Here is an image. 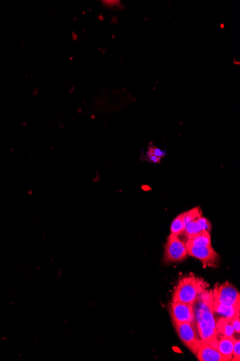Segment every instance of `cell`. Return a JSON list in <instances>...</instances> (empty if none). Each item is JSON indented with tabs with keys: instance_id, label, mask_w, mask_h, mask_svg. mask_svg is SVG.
<instances>
[{
	"instance_id": "obj_1",
	"label": "cell",
	"mask_w": 240,
	"mask_h": 361,
	"mask_svg": "<svg viewBox=\"0 0 240 361\" xmlns=\"http://www.w3.org/2000/svg\"><path fill=\"white\" fill-rule=\"evenodd\" d=\"M208 283L202 278L191 274L185 276L178 282L172 296L173 302L185 303L191 305L195 304L201 295L206 292Z\"/></svg>"
},
{
	"instance_id": "obj_2",
	"label": "cell",
	"mask_w": 240,
	"mask_h": 361,
	"mask_svg": "<svg viewBox=\"0 0 240 361\" xmlns=\"http://www.w3.org/2000/svg\"><path fill=\"white\" fill-rule=\"evenodd\" d=\"M187 255L185 243L178 239V236L170 234L165 246L164 262L166 263L180 262L186 258Z\"/></svg>"
},
{
	"instance_id": "obj_3",
	"label": "cell",
	"mask_w": 240,
	"mask_h": 361,
	"mask_svg": "<svg viewBox=\"0 0 240 361\" xmlns=\"http://www.w3.org/2000/svg\"><path fill=\"white\" fill-rule=\"evenodd\" d=\"M214 301L224 306H239L240 296L237 289L229 283L216 285L212 291Z\"/></svg>"
},
{
	"instance_id": "obj_4",
	"label": "cell",
	"mask_w": 240,
	"mask_h": 361,
	"mask_svg": "<svg viewBox=\"0 0 240 361\" xmlns=\"http://www.w3.org/2000/svg\"><path fill=\"white\" fill-rule=\"evenodd\" d=\"M196 322L186 323H173L177 334L183 344L196 355L200 340L198 339L196 331Z\"/></svg>"
},
{
	"instance_id": "obj_5",
	"label": "cell",
	"mask_w": 240,
	"mask_h": 361,
	"mask_svg": "<svg viewBox=\"0 0 240 361\" xmlns=\"http://www.w3.org/2000/svg\"><path fill=\"white\" fill-rule=\"evenodd\" d=\"M173 323H186L195 321L193 305L182 302H173L170 306Z\"/></svg>"
},
{
	"instance_id": "obj_6",
	"label": "cell",
	"mask_w": 240,
	"mask_h": 361,
	"mask_svg": "<svg viewBox=\"0 0 240 361\" xmlns=\"http://www.w3.org/2000/svg\"><path fill=\"white\" fill-rule=\"evenodd\" d=\"M189 255L199 259L204 264L212 262L218 257L212 245H194L189 240L185 243Z\"/></svg>"
},
{
	"instance_id": "obj_7",
	"label": "cell",
	"mask_w": 240,
	"mask_h": 361,
	"mask_svg": "<svg viewBox=\"0 0 240 361\" xmlns=\"http://www.w3.org/2000/svg\"><path fill=\"white\" fill-rule=\"evenodd\" d=\"M196 357L199 361H228L227 357H224L218 351L215 349L211 345L204 343V341H199L198 345Z\"/></svg>"
},
{
	"instance_id": "obj_8",
	"label": "cell",
	"mask_w": 240,
	"mask_h": 361,
	"mask_svg": "<svg viewBox=\"0 0 240 361\" xmlns=\"http://www.w3.org/2000/svg\"><path fill=\"white\" fill-rule=\"evenodd\" d=\"M236 339L234 337L222 335L218 338L217 350L229 360H232V350Z\"/></svg>"
},
{
	"instance_id": "obj_9",
	"label": "cell",
	"mask_w": 240,
	"mask_h": 361,
	"mask_svg": "<svg viewBox=\"0 0 240 361\" xmlns=\"http://www.w3.org/2000/svg\"><path fill=\"white\" fill-rule=\"evenodd\" d=\"M214 311L230 322L233 317L239 314V306H224L214 301Z\"/></svg>"
},
{
	"instance_id": "obj_10",
	"label": "cell",
	"mask_w": 240,
	"mask_h": 361,
	"mask_svg": "<svg viewBox=\"0 0 240 361\" xmlns=\"http://www.w3.org/2000/svg\"><path fill=\"white\" fill-rule=\"evenodd\" d=\"M216 328L219 334L227 337H233L234 334V330L230 322L224 317H221L216 321Z\"/></svg>"
},
{
	"instance_id": "obj_11",
	"label": "cell",
	"mask_w": 240,
	"mask_h": 361,
	"mask_svg": "<svg viewBox=\"0 0 240 361\" xmlns=\"http://www.w3.org/2000/svg\"><path fill=\"white\" fill-rule=\"evenodd\" d=\"M186 213L187 211L181 213L173 221L171 227V234L178 236L184 232L185 228L184 219Z\"/></svg>"
},
{
	"instance_id": "obj_12",
	"label": "cell",
	"mask_w": 240,
	"mask_h": 361,
	"mask_svg": "<svg viewBox=\"0 0 240 361\" xmlns=\"http://www.w3.org/2000/svg\"><path fill=\"white\" fill-rule=\"evenodd\" d=\"M202 231L200 225L198 223L197 219H196L185 225L184 233L189 239H192L200 235Z\"/></svg>"
},
{
	"instance_id": "obj_13",
	"label": "cell",
	"mask_w": 240,
	"mask_h": 361,
	"mask_svg": "<svg viewBox=\"0 0 240 361\" xmlns=\"http://www.w3.org/2000/svg\"><path fill=\"white\" fill-rule=\"evenodd\" d=\"M164 155V152L157 147H151L149 149L148 152V157L152 162H159L163 156Z\"/></svg>"
},
{
	"instance_id": "obj_14",
	"label": "cell",
	"mask_w": 240,
	"mask_h": 361,
	"mask_svg": "<svg viewBox=\"0 0 240 361\" xmlns=\"http://www.w3.org/2000/svg\"><path fill=\"white\" fill-rule=\"evenodd\" d=\"M201 215V212L200 208L196 207L193 208L191 211H187L186 215H185L184 222L185 225L189 224V222H192V221L196 220L199 218V216Z\"/></svg>"
},
{
	"instance_id": "obj_15",
	"label": "cell",
	"mask_w": 240,
	"mask_h": 361,
	"mask_svg": "<svg viewBox=\"0 0 240 361\" xmlns=\"http://www.w3.org/2000/svg\"><path fill=\"white\" fill-rule=\"evenodd\" d=\"M197 222L199 225H200L202 231H206L210 232V231H211V223L208 222V219H206V218H204V217H203L202 215H201V216H199V218L197 219Z\"/></svg>"
},
{
	"instance_id": "obj_16",
	"label": "cell",
	"mask_w": 240,
	"mask_h": 361,
	"mask_svg": "<svg viewBox=\"0 0 240 361\" xmlns=\"http://www.w3.org/2000/svg\"><path fill=\"white\" fill-rule=\"evenodd\" d=\"M240 360V341L239 340H236L234 343L232 350V360Z\"/></svg>"
},
{
	"instance_id": "obj_17",
	"label": "cell",
	"mask_w": 240,
	"mask_h": 361,
	"mask_svg": "<svg viewBox=\"0 0 240 361\" xmlns=\"http://www.w3.org/2000/svg\"><path fill=\"white\" fill-rule=\"evenodd\" d=\"M231 325L232 326L234 329V332L239 333L240 332V318L239 314H237L235 316L233 317L230 321Z\"/></svg>"
}]
</instances>
